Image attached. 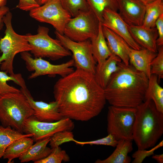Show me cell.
<instances>
[{"label": "cell", "instance_id": "cell-1", "mask_svg": "<svg viewBox=\"0 0 163 163\" xmlns=\"http://www.w3.org/2000/svg\"><path fill=\"white\" fill-rule=\"evenodd\" d=\"M53 93L61 115L77 121H87L98 115L106 101L94 75L78 69L59 79Z\"/></svg>", "mask_w": 163, "mask_h": 163}, {"label": "cell", "instance_id": "cell-2", "mask_svg": "<svg viewBox=\"0 0 163 163\" xmlns=\"http://www.w3.org/2000/svg\"><path fill=\"white\" fill-rule=\"evenodd\" d=\"M104 89L106 100L111 105L136 107L144 101L149 78L144 72L123 62Z\"/></svg>", "mask_w": 163, "mask_h": 163}, {"label": "cell", "instance_id": "cell-3", "mask_svg": "<svg viewBox=\"0 0 163 163\" xmlns=\"http://www.w3.org/2000/svg\"><path fill=\"white\" fill-rule=\"evenodd\" d=\"M133 137L138 149L154 147L163 133V113L157 109L152 100H147L136 107Z\"/></svg>", "mask_w": 163, "mask_h": 163}, {"label": "cell", "instance_id": "cell-4", "mask_svg": "<svg viewBox=\"0 0 163 163\" xmlns=\"http://www.w3.org/2000/svg\"><path fill=\"white\" fill-rule=\"evenodd\" d=\"M34 113L21 91L0 95V121L3 126H10L23 133L25 121Z\"/></svg>", "mask_w": 163, "mask_h": 163}, {"label": "cell", "instance_id": "cell-5", "mask_svg": "<svg viewBox=\"0 0 163 163\" xmlns=\"http://www.w3.org/2000/svg\"><path fill=\"white\" fill-rule=\"evenodd\" d=\"M12 15L8 11L3 17L6 27L5 35L0 40V69L9 75L14 76L13 62L15 56L18 53L30 51L31 48L25 35L18 34L14 30L12 25Z\"/></svg>", "mask_w": 163, "mask_h": 163}, {"label": "cell", "instance_id": "cell-6", "mask_svg": "<svg viewBox=\"0 0 163 163\" xmlns=\"http://www.w3.org/2000/svg\"><path fill=\"white\" fill-rule=\"evenodd\" d=\"M49 29L39 26L37 34L25 35L31 50L30 51L36 58H48L56 60L70 56L72 53L64 47L60 41L54 39L49 35Z\"/></svg>", "mask_w": 163, "mask_h": 163}, {"label": "cell", "instance_id": "cell-7", "mask_svg": "<svg viewBox=\"0 0 163 163\" xmlns=\"http://www.w3.org/2000/svg\"><path fill=\"white\" fill-rule=\"evenodd\" d=\"M136 107L111 105L108 107L107 132L118 141L133 140V132Z\"/></svg>", "mask_w": 163, "mask_h": 163}, {"label": "cell", "instance_id": "cell-8", "mask_svg": "<svg viewBox=\"0 0 163 163\" xmlns=\"http://www.w3.org/2000/svg\"><path fill=\"white\" fill-rule=\"evenodd\" d=\"M100 22L90 10L81 13L70 19L63 35L76 42L90 40L97 35Z\"/></svg>", "mask_w": 163, "mask_h": 163}, {"label": "cell", "instance_id": "cell-9", "mask_svg": "<svg viewBox=\"0 0 163 163\" xmlns=\"http://www.w3.org/2000/svg\"><path fill=\"white\" fill-rule=\"evenodd\" d=\"M29 14L37 21L51 24L56 31L62 35L66 24L72 18L59 0H50L30 11Z\"/></svg>", "mask_w": 163, "mask_h": 163}, {"label": "cell", "instance_id": "cell-10", "mask_svg": "<svg viewBox=\"0 0 163 163\" xmlns=\"http://www.w3.org/2000/svg\"><path fill=\"white\" fill-rule=\"evenodd\" d=\"M57 39L73 54L74 66L94 75L96 66L91 51L90 39L81 42L73 41L55 31Z\"/></svg>", "mask_w": 163, "mask_h": 163}, {"label": "cell", "instance_id": "cell-11", "mask_svg": "<svg viewBox=\"0 0 163 163\" xmlns=\"http://www.w3.org/2000/svg\"><path fill=\"white\" fill-rule=\"evenodd\" d=\"M21 58L25 62L26 68L29 71H34L28 78L31 79L39 76L47 75L55 76L59 75L63 77L74 70L72 67L74 65L73 59L60 64L51 63L42 58H33L28 52L21 53Z\"/></svg>", "mask_w": 163, "mask_h": 163}, {"label": "cell", "instance_id": "cell-12", "mask_svg": "<svg viewBox=\"0 0 163 163\" xmlns=\"http://www.w3.org/2000/svg\"><path fill=\"white\" fill-rule=\"evenodd\" d=\"M74 128L72 120L64 117L60 120L53 122L40 121L33 115L25 121L23 133L32 134V137L36 141L51 137L56 133L64 130L72 131Z\"/></svg>", "mask_w": 163, "mask_h": 163}, {"label": "cell", "instance_id": "cell-13", "mask_svg": "<svg viewBox=\"0 0 163 163\" xmlns=\"http://www.w3.org/2000/svg\"><path fill=\"white\" fill-rule=\"evenodd\" d=\"M20 90L26 96L34 110L33 116L38 120L53 122L64 118L59 112L57 103L55 101L49 103L35 101L27 88H21Z\"/></svg>", "mask_w": 163, "mask_h": 163}, {"label": "cell", "instance_id": "cell-14", "mask_svg": "<svg viewBox=\"0 0 163 163\" xmlns=\"http://www.w3.org/2000/svg\"><path fill=\"white\" fill-rule=\"evenodd\" d=\"M101 22L105 27L122 37L131 48L137 50L142 48L133 40L128 29L129 25L117 11L109 9L104 11Z\"/></svg>", "mask_w": 163, "mask_h": 163}, {"label": "cell", "instance_id": "cell-15", "mask_svg": "<svg viewBox=\"0 0 163 163\" xmlns=\"http://www.w3.org/2000/svg\"><path fill=\"white\" fill-rule=\"evenodd\" d=\"M119 14L129 25H142L145 5L139 0H118Z\"/></svg>", "mask_w": 163, "mask_h": 163}, {"label": "cell", "instance_id": "cell-16", "mask_svg": "<svg viewBox=\"0 0 163 163\" xmlns=\"http://www.w3.org/2000/svg\"><path fill=\"white\" fill-rule=\"evenodd\" d=\"M128 29L134 41L143 48L158 52L156 41L158 37L156 27L148 28L141 26H129Z\"/></svg>", "mask_w": 163, "mask_h": 163}, {"label": "cell", "instance_id": "cell-17", "mask_svg": "<svg viewBox=\"0 0 163 163\" xmlns=\"http://www.w3.org/2000/svg\"><path fill=\"white\" fill-rule=\"evenodd\" d=\"M102 29L107 40V45L112 54L118 56L126 65L129 66L128 52L130 47L122 37L109 28L102 26Z\"/></svg>", "mask_w": 163, "mask_h": 163}, {"label": "cell", "instance_id": "cell-18", "mask_svg": "<svg viewBox=\"0 0 163 163\" xmlns=\"http://www.w3.org/2000/svg\"><path fill=\"white\" fill-rule=\"evenodd\" d=\"M129 63L136 70L144 72L149 78L151 75V63L157 53L145 48L137 50L130 47L129 50Z\"/></svg>", "mask_w": 163, "mask_h": 163}, {"label": "cell", "instance_id": "cell-19", "mask_svg": "<svg viewBox=\"0 0 163 163\" xmlns=\"http://www.w3.org/2000/svg\"><path fill=\"white\" fill-rule=\"evenodd\" d=\"M122 61L118 56L112 54L101 64L97 65L94 76L98 84L104 89L112 74L119 68L118 63Z\"/></svg>", "mask_w": 163, "mask_h": 163}, {"label": "cell", "instance_id": "cell-20", "mask_svg": "<svg viewBox=\"0 0 163 163\" xmlns=\"http://www.w3.org/2000/svg\"><path fill=\"white\" fill-rule=\"evenodd\" d=\"M51 137L38 140L32 145L29 149L19 158L21 162L32 161L34 163L48 156L52 151V149L47 147Z\"/></svg>", "mask_w": 163, "mask_h": 163}, {"label": "cell", "instance_id": "cell-21", "mask_svg": "<svg viewBox=\"0 0 163 163\" xmlns=\"http://www.w3.org/2000/svg\"><path fill=\"white\" fill-rule=\"evenodd\" d=\"M90 40L92 52L96 61L97 63V65L101 64L112 55L104 36L101 22L97 35Z\"/></svg>", "mask_w": 163, "mask_h": 163}, {"label": "cell", "instance_id": "cell-22", "mask_svg": "<svg viewBox=\"0 0 163 163\" xmlns=\"http://www.w3.org/2000/svg\"><path fill=\"white\" fill-rule=\"evenodd\" d=\"M116 148L108 158L104 160L97 159L96 163H129L131 158L128 155L133 150L132 141L120 139L118 141Z\"/></svg>", "mask_w": 163, "mask_h": 163}, {"label": "cell", "instance_id": "cell-23", "mask_svg": "<svg viewBox=\"0 0 163 163\" xmlns=\"http://www.w3.org/2000/svg\"><path fill=\"white\" fill-rule=\"evenodd\" d=\"M152 100L157 110L163 113V88L159 84L157 76L151 75L149 78L148 85L144 101Z\"/></svg>", "mask_w": 163, "mask_h": 163}, {"label": "cell", "instance_id": "cell-24", "mask_svg": "<svg viewBox=\"0 0 163 163\" xmlns=\"http://www.w3.org/2000/svg\"><path fill=\"white\" fill-rule=\"evenodd\" d=\"M30 137L21 138L13 142L6 149L3 158L11 163L13 159L19 158L33 144L34 140Z\"/></svg>", "mask_w": 163, "mask_h": 163}, {"label": "cell", "instance_id": "cell-25", "mask_svg": "<svg viewBox=\"0 0 163 163\" xmlns=\"http://www.w3.org/2000/svg\"><path fill=\"white\" fill-rule=\"evenodd\" d=\"M33 135L32 134H23L10 126H0V159L7 148L14 141L22 138L32 137Z\"/></svg>", "mask_w": 163, "mask_h": 163}, {"label": "cell", "instance_id": "cell-26", "mask_svg": "<svg viewBox=\"0 0 163 163\" xmlns=\"http://www.w3.org/2000/svg\"><path fill=\"white\" fill-rule=\"evenodd\" d=\"M162 14L163 0H155L146 5L145 13L142 25L148 28L155 27L156 21Z\"/></svg>", "mask_w": 163, "mask_h": 163}, {"label": "cell", "instance_id": "cell-27", "mask_svg": "<svg viewBox=\"0 0 163 163\" xmlns=\"http://www.w3.org/2000/svg\"><path fill=\"white\" fill-rule=\"evenodd\" d=\"M89 10L99 21L102 22L104 11L109 9L117 11L118 10V0H86Z\"/></svg>", "mask_w": 163, "mask_h": 163}, {"label": "cell", "instance_id": "cell-28", "mask_svg": "<svg viewBox=\"0 0 163 163\" xmlns=\"http://www.w3.org/2000/svg\"><path fill=\"white\" fill-rule=\"evenodd\" d=\"M12 81L20 86L21 88H27L25 81L20 74H17L14 76L8 75L5 72L0 71V95L21 92L14 87L9 85L7 82Z\"/></svg>", "mask_w": 163, "mask_h": 163}, {"label": "cell", "instance_id": "cell-29", "mask_svg": "<svg viewBox=\"0 0 163 163\" xmlns=\"http://www.w3.org/2000/svg\"><path fill=\"white\" fill-rule=\"evenodd\" d=\"M65 10L74 17L81 13L90 10L86 0H59Z\"/></svg>", "mask_w": 163, "mask_h": 163}, {"label": "cell", "instance_id": "cell-30", "mask_svg": "<svg viewBox=\"0 0 163 163\" xmlns=\"http://www.w3.org/2000/svg\"><path fill=\"white\" fill-rule=\"evenodd\" d=\"M50 154L45 158L34 162V163H61L62 161L68 162L70 158L66 151L59 146L52 148Z\"/></svg>", "mask_w": 163, "mask_h": 163}, {"label": "cell", "instance_id": "cell-31", "mask_svg": "<svg viewBox=\"0 0 163 163\" xmlns=\"http://www.w3.org/2000/svg\"><path fill=\"white\" fill-rule=\"evenodd\" d=\"M75 139L71 131L64 130L58 132L51 137L49 142L51 148L59 146L62 144L69 142H73Z\"/></svg>", "mask_w": 163, "mask_h": 163}, {"label": "cell", "instance_id": "cell-32", "mask_svg": "<svg viewBox=\"0 0 163 163\" xmlns=\"http://www.w3.org/2000/svg\"><path fill=\"white\" fill-rule=\"evenodd\" d=\"M157 56L151 63V75H156L158 81L163 78V46L158 47Z\"/></svg>", "mask_w": 163, "mask_h": 163}, {"label": "cell", "instance_id": "cell-33", "mask_svg": "<svg viewBox=\"0 0 163 163\" xmlns=\"http://www.w3.org/2000/svg\"><path fill=\"white\" fill-rule=\"evenodd\" d=\"M108 134L106 137L97 140L83 142L79 141L75 139L73 142L76 144L81 145H100L110 146L113 147H116L118 141L112 134Z\"/></svg>", "mask_w": 163, "mask_h": 163}, {"label": "cell", "instance_id": "cell-34", "mask_svg": "<svg viewBox=\"0 0 163 163\" xmlns=\"http://www.w3.org/2000/svg\"><path fill=\"white\" fill-rule=\"evenodd\" d=\"M163 145V140L161 141L157 145L149 150L146 149H139L135 152L132 155V157L134 158L132 161L133 163H141L147 157L154 155V152L158 148Z\"/></svg>", "mask_w": 163, "mask_h": 163}, {"label": "cell", "instance_id": "cell-35", "mask_svg": "<svg viewBox=\"0 0 163 163\" xmlns=\"http://www.w3.org/2000/svg\"><path fill=\"white\" fill-rule=\"evenodd\" d=\"M157 30L158 37L156 43L158 47L163 46V14L158 19L155 23Z\"/></svg>", "mask_w": 163, "mask_h": 163}, {"label": "cell", "instance_id": "cell-36", "mask_svg": "<svg viewBox=\"0 0 163 163\" xmlns=\"http://www.w3.org/2000/svg\"><path fill=\"white\" fill-rule=\"evenodd\" d=\"M40 6L35 0H19L17 7L24 11H30Z\"/></svg>", "mask_w": 163, "mask_h": 163}, {"label": "cell", "instance_id": "cell-37", "mask_svg": "<svg viewBox=\"0 0 163 163\" xmlns=\"http://www.w3.org/2000/svg\"><path fill=\"white\" fill-rule=\"evenodd\" d=\"M8 11L9 8L5 5L0 7V30L2 29L4 23L3 18Z\"/></svg>", "mask_w": 163, "mask_h": 163}, {"label": "cell", "instance_id": "cell-38", "mask_svg": "<svg viewBox=\"0 0 163 163\" xmlns=\"http://www.w3.org/2000/svg\"><path fill=\"white\" fill-rule=\"evenodd\" d=\"M152 158L155 160L159 163H163V154L154 155H152Z\"/></svg>", "mask_w": 163, "mask_h": 163}, {"label": "cell", "instance_id": "cell-39", "mask_svg": "<svg viewBox=\"0 0 163 163\" xmlns=\"http://www.w3.org/2000/svg\"><path fill=\"white\" fill-rule=\"evenodd\" d=\"M37 3L40 5H42L50 0H35Z\"/></svg>", "mask_w": 163, "mask_h": 163}, {"label": "cell", "instance_id": "cell-40", "mask_svg": "<svg viewBox=\"0 0 163 163\" xmlns=\"http://www.w3.org/2000/svg\"><path fill=\"white\" fill-rule=\"evenodd\" d=\"M145 5L150 3L155 0H139Z\"/></svg>", "mask_w": 163, "mask_h": 163}, {"label": "cell", "instance_id": "cell-41", "mask_svg": "<svg viewBox=\"0 0 163 163\" xmlns=\"http://www.w3.org/2000/svg\"><path fill=\"white\" fill-rule=\"evenodd\" d=\"M6 0H0V7L5 6L6 4Z\"/></svg>", "mask_w": 163, "mask_h": 163}]
</instances>
